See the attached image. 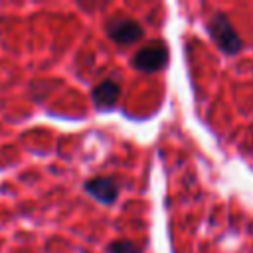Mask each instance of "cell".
Here are the masks:
<instances>
[{"label": "cell", "instance_id": "3", "mask_svg": "<svg viewBox=\"0 0 253 253\" xmlns=\"http://www.w3.org/2000/svg\"><path fill=\"white\" fill-rule=\"evenodd\" d=\"M107 34L109 38L119 45H130L142 38V26L126 16H117L107 22Z\"/></svg>", "mask_w": 253, "mask_h": 253}, {"label": "cell", "instance_id": "1", "mask_svg": "<svg viewBox=\"0 0 253 253\" xmlns=\"http://www.w3.org/2000/svg\"><path fill=\"white\" fill-rule=\"evenodd\" d=\"M208 30H210V36L211 40L217 43V47L223 51V53H237L241 49V38L237 36V32L233 30L231 22L227 20V16L223 12H215L210 22H208Z\"/></svg>", "mask_w": 253, "mask_h": 253}, {"label": "cell", "instance_id": "4", "mask_svg": "<svg viewBox=\"0 0 253 253\" xmlns=\"http://www.w3.org/2000/svg\"><path fill=\"white\" fill-rule=\"evenodd\" d=\"M85 190L101 204H113L119 194V186L113 178H93L85 182Z\"/></svg>", "mask_w": 253, "mask_h": 253}, {"label": "cell", "instance_id": "5", "mask_svg": "<svg viewBox=\"0 0 253 253\" xmlns=\"http://www.w3.org/2000/svg\"><path fill=\"white\" fill-rule=\"evenodd\" d=\"M121 95V85L115 79H105L93 89V103L97 109H111L117 105Z\"/></svg>", "mask_w": 253, "mask_h": 253}, {"label": "cell", "instance_id": "6", "mask_svg": "<svg viewBox=\"0 0 253 253\" xmlns=\"http://www.w3.org/2000/svg\"><path fill=\"white\" fill-rule=\"evenodd\" d=\"M107 253H140V247L134 245L132 241L121 239V241H113V243H109Z\"/></svg>", "mask_w": 253, "mask_h": 253}, {"label": "cell", "instance_id": "2", "mask_svg": "<svg viewBox=\"0 0 253 253\" xmlns=\"http://www.w3.org/2000/svg\"><path fill=\"white\" fill-rule=\"evenodd\" d=\"M168 61V47L162 42H152L140 47L132 57V67L144 73L160 71Z\"/></svg>", "mask_w": 253, "mask_h": 253}]
</instances>
